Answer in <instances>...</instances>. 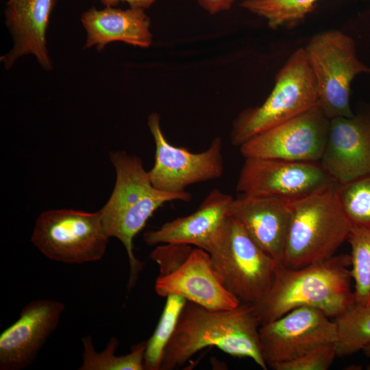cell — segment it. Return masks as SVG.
<instances>
[{
    "mask_svg": "<svg viewBox=\"0 0 370 370\" xmlns=\"http://www.w3.org/2000/svg\"><path fill=\"white\" fill-rule=\"evenodd\" d=\"M260 321L255 306L240 303L227 310H212L187 301L168 343L160 369L184 365L201 349L215 346L238 358H249L267 370L260 346Z\"/></svg>",
    "mask_w": 370,
    "mask_h": 370,
    "instance_id": "1",
    "label": "cell"
},
{
    "mask_svg": "<svg viewBox=\"0 0 370 370\" xmlns=\"http://www.w3.org/2000/svg\"><path fill=\"white\" fill-rule=\"evenodd\" d=\"M350 266L347 254L298 268L280 263L270 288L254 304L261 325L302 306L334 319L355 302Z\"/></svg>",
    "mask_w": 370,
    "mask_h": 370,
    "instance_id": "2",
    "label": "cell"
},
{
    "mask_svg": "<svg viewBox=\"0 0 370 370\" xmlns=\"http://www.w3.org/2000/svg\"><path fill=\"white\" fill-rule=\"evenodd\" d=\"M110 159L116 181L110 198L99 210L108 236L119 240L126 250L130 269L128 288L131 289L143 268L134 254V238L163 204L175 200L189 202L192 195L187 191L169 193L156 189L141 158L135 154L112 151Z\"/></svg>",
    "mask_w": 370,
    "mask_h": 370,
    "instance_id": "3",
    "label": "cell"
},
{
    "mask_svg": "<svg viewBox=\"0 0 370 370\" xmlns=\"http://www.w3.org/2000/svg\"><path fill=\"white\" fill-rule=\"evenodd\" d=\"M336 185L290 201L292 216L281 264L298 268L326 260L347 240L352 225Z\"/></svg>",
    "mask_w": 370,
    "mask_h": 370,
    "instance_id": "4",
    "label": "cell"
},
{
    "mask_svg": "<svg viewBox=\"0 0 370 370\" xmlns=\"http://www.w3.org/2000/svg\"><path fill=\"white\" fill-rule=\"evenodd\" d=\"M318 101L316 77L304 48H299L277 73L274 88L262 104L243 110L234 119L231 143L239 147L253 136L303 113Z\"/></svg>",
    "mask_w": 370,
    "mask_h": 370,
    "instance_id": "5",
    "label": "cell"
},
{
    "mask_svg": "<svg viewBox=\"0 0 370 370\" xmlns=\"http://www.w3.org/2000/svg\"><path fill=\"white\" fill-rule=\"evenodd\" d=\"M208 253L221 284L241 303L256 304L270 288L280 263L230 216Z\"/></svg>",
    "mask_w": 370,
    "mask_h": 370,
    "instance_id": "6",
    "label": "cell"
},
{
    "mask_svg": "<svg viewBox=\"0 0 370 370\" xmlns=\"http://www.w3.org/2000/svg\"><path fill=\"white\" fill-rule=\"evenodd\" d=\"M110 238L99 210L54 209L38 217L31 241L51 260L83 264L100 260Z\"/></svg>",
    "mask_w": 370,
    "mask_h": 370,
    "instance_id": "7",
    "label": "cell"
},
{
    "mask_svg": "<svg viewBox=\"0 0 370 370\" xmlns=\"http://www.w3.org/2000/svg\"><path fill=\"white\" fill-rule=\"evenodd\" d=\"M316 77L319 103L329 119L352 117L351 84L354 77L370 73L358 58L354 40L338 30L313 36L304 47Z\"/></svg>",
    "mask_w": 370,
    "mask_h": 370,
    "instance_id": "8",
    "label": "cell"
},
{
    "mask_svg": "<svg viewBox=\"0 0 370 370\" xmlns=\"http://www.w3.org/2000/svg\"><path fill=\"white\" fill-rule=\"evenodd\" d=\"M147 126L155 143V162L149 175L158 190L169 193H182L193 184L221 177L224 171L223 141L217 136L209 147L193 153L185 147L171 145L165 138L160 117L156 112L147 118Z\"/></svg>",
    "mask_w": 370,
    "mask_h": 370,
    "instance_id": "9",
    "label": "cell"
},
{
    "mask_svg": "<svg viewBox=\"0 0 370 370\" xmlns=\"http://www.w3.org/2000/svg\"><path fill=\"white\" fill-rule=\"evenodd\" d=\"M336 184L317 162L248 158L240 171L236 190L248 196L293 201Z\"/></svg>",
    "mask_w": 370,
    "mask_h": 370,
    "instance_id": "10",
    "label": "cell"
},
{
    "mask_svg": "<svg viewBox=\"0 0 370 370\" xmlns=\"http://www.w3.org/2000/svg\"><path fill=\"white\" fill-rule=\"evenodd\" d=\"M330 121L319 102L298 116L249 138L240 147L245 158L319 162Z\"/></svg>",
    "mask_w": 370,
    "mask_h": 370,
    "instance_id": "11",
    "label": "cell"
},
{
    "mask_svg": "<svg viewBox=\"0 0 370 370\" xmlns=\"http://www.w3.org/2000/svg\"><path fill=\"white\" fill-rule=\"evenodd\" d=\"M261 352L269 365L295 359L324 343L334 342L336 326L321 310L297 308L259 329Z\"/></svg>",
    "mask_w": 370,
    "mask_h": 370,
    "instance_id": "12",
    "label": "cell"
},
{
    "mask_svg": "<svg viewBox=\"0 0 370 370\" xmlns=\"http://www.w3.org/2000/svg\"><path fill=\"white\" fill-rule=\"evenodd\" d=\"M65 306L54 299H36L21 310L18 319L0 335V369L30 366L57 328Z\"/></svg>",
    "mask_w": 370,
    "mask_h": 370,
    "instance_id": "13",
    "label": "cell"
},
{
    "mask_svg": "<svg viewBox=\"0 0 370 370\" xmlns=\"http://www.w3.org/2000/svg\"><path fill=\"white\" fill-rule=\"evenodd\" d=\"M319 163L336 184L370 175V109L330 119Z\"/></svg>",
    "mask_w": 370,
    "mask_h": 370,
    "instance_id": "14",
    "label": "cell"
},
{
    "mask_svg": "<svg viewBox=\"0 0 370 370\" xmlns=\"http://www.w3.org/2000/svg\"><path fill=\"white\" fill-rule=\"evenodd\" d=\"M155 291L164 297L170 294L182 296L212 310L232 309L241 303L221 284L209 253L197 247L173 272L158 276Z\"/></svg>",
    "mask_w": 370,
    "mask_h": 370,
    "instance_id": "15",
    "label": "cell"
},
{
    "mask_svg": "<svg viewBox=\"0 0 370 370\" xmlns=\"http://www.w3.org/2000/svg\"><path fill=\"white\" fill-rule=\"evenodd\" d=\"M57 0H14L7 2L5 23L12 47L0 58L5 69H10L23 56L32 55L41 68L53 69L47 49V32Z\"/></svg>",
    "mask_w": 370,
    "mask_h": 370,
    "instance_id": "16",
    "label": "cell"
},
{
    "mask_svg": "<svg viewBox=\"0 0 370 370\" xmlns=\"http://www.w3.org/2000/svg\"><path fill=\"white\" fill-rule=\"evenodd\" d=\"M229 216L260 248L281 262L291 221L290 201L239 194L231 202Z\"/></svg>",
    "mask_w": 370,
    "mask_h": 370,
    "instance_id": "17",
    "label": "cell"
},
{
    "mask_svg": "<svg viewBox=\"0 0 370 370\" xmlns=\"http://www.w3.org/2000/svg\"><path fill=\"white\" fill-rule=\"evenodd\" d=\"M233 199L219 189H213L195 212L166 222L157 230L145 232L143 239L149 245H195L208 252L229 217Z\"/></svg>",
    "mask_w": 370,
    "mask_h": 370,
    "instance_id": "18",
    "label": "cell"
},
{
    "mask_svg": "<svg viewBox=\"0 0 370 370\" xmlns=\"http://www.w3.org/2000/svg\"><path fill=\"white\" fill-rule=\"evenodd\" d=\"M145 10L136 8L126 10L105 6L90 8L80 16L86 39L84 49L95 47L102 51L110 42H122L140 48L152 44L151 20Z\"/></svg>",
    "mask_w": 370,
    "mask_h": 370,
    "instance_id": "19",
    "label": "cell"
},
{
    "mask_svg": "<svg viewBox=\"0 0 370 370\" xmlns=\"http://www.w3.org/2000/svg\"><path fill=\"white\" fill-rule=\"evenodd\" d=\"M334 322L337 357L352 355L370 344V304L354 302L335 317Z\"/></svg>",
    "mask_w": 370,
    "mask_h": 370,
    "instance_id": "20",
    "label": "cell"
},
{
    "mask_svg": "<svg viewBox=\"0 0 370 370\" xmlns=\"http://www.w3.org/2000/svg\"><path fill=\"white\" fill-rule=\"evenodd\" d=\"M82 363L79 370H143L146 341L134 346L130 353L116 356L119 340L112 337L101 352L95 349L92 337L86 335L82 338Z\"/></svg>",
    "mask_w": 370,
    "mask_h": 370,
    "instance_id": "21",
    "label": "cell"
},
{
    "mask_svg": "<svg viewBox=\"0 0 370 370\" xmlns=\"http://www.w3.org/2000/svg\"><path fill=\"white\" fill-rule=\"evenodd\" d=\"M318 0H244L241 6L267 21L271 29L295 27L317 6Z\"/></svg>",
    "mask_w": 370,
    "mask_h": 370,
    "instance_id": "22",
    "label": "cell"
},
{
    "mask_svg": "<svg viewBox=\"0 0 370 370\" xmlns=\"http://www.w3.org/2000/svg\"><path fill=\"white\" fill-rule=\"evenodd\" d=\"M158 323L151 336L146 341L144 368L147 370L160 369L166 347L177 326L181 312L187 300L180 295L170 294Z\"/></svg>",
    "mask_w": 370,
    "mask_h": 370,
    "instance_id": "23",
    "label": "cell"
},
{
    "mask_svg": "<svg viewBox=\"0 0 370 370\" xmlns=\"http://www.w3.org/2000/svg\"><path fill=\"white\" fill-rule=\"evenodd\" d=\"M347 241L351 247V274L355 302L370 304V228L352 225Z\"/></svg>",
    "mask_w": 370,
    "mask_h": 370,
    "instance_id": "24",
    "label": "cell"
},
{
    "mask_svg": "<svg viewBox=\"0 0 370 370\" xmlns=\"http://www.w3.org/2000/svg\"><path fill=\"white\" fill-rule=\"evenodd\" d=\"M342 208L354 226L370 228V175L336 184Z\"/></svg>",
    "mask_w": 370,
    "mask_h": 370,
    "instance_id": "25",
    "label": "cell"
},
{
    "mask_svg": "<svg viewBox=\"0 0 370 370\" xmlns=\"http://www.w3.org/2000/svg\"><path fill=\"white\" fill-rule=\"evenodd\" d=\"M336 356L334 342L320 345L303 355L286 362L269 365L274 370H327Z\"/></svg>",
    "mask_w": 370,
    "mask_h": 370,
    "instance_id": "26",
    "label": "cell"
},
{
    "mask_svg": "<svg viewBox=\"0 0 370 370\" xmlns=\"http://www.w3.org/2000/svg\"><path fill=\"white\" fill-rule=\"evenodd\" d=\"M192 248L182 244H166L157 247L151 257L160 266V275H167L178 268L188 257Z\"/></svg>",
    "mask_w": 370,
    "mask_h": 370,
    "instance_id": "27",
    "label": "cell"
},
{
    "mask_svg": "<svg viewBox=\"0 0 370 370\" xmlns=\"http://www.w3.org/2000/svg\"><path fill=\"white\" fill-rule=\"evenodd\" d=\"M235 0H197L198 4L210 14L230 10Z\"/></svg>",
    "mask_w": 370,
    "mask_h": 370,
    "instance_id": "28",
    "label": "cell"
},
{
    "mask_svg": "<svg viewBox=\"0 0 370 370\" xmlns=\"http://www.w3.org/2000/svg\"><path fill=\"white\" fill-rule=\"evenodd\" d=\"M158 0H100L101 3L105 6L116 7L120 3H127L130 8H136L143 10L149 8Z\"/></svg>",
    "mask_w": 370,
    "mask_h": 370,
    "instance_id": "29",
    "label": "cell"
},
{
    "mask_svg": "<svg viewBox=\"0 0 370 370\" xmlns=\"http://www.w3.org/2000/svg\"><path fill=\"white\" fill-rule=\"evenodd\" d=\"M362 352L367 358H370V344L365 347Z\"/></svg>",
    "mask_w": 370,
    "mask_h": 370,
    "instance_id": "30",
    "label": "cell"
},
{
    "mask_svg": "<svg viewBox=\"0 0 370 370\" xmlns=\"http://www.w3.org/2000/svg\"><path fill=\"white\" fill-rule=\"evenodd\" d=\"M14 1V0H8V2H10V1Z\"/></svg>",
    "mask_w": 370,
    "mask_h": 370,
    "instance_id": "31",
    "label": "cell"
}]
</instances>
